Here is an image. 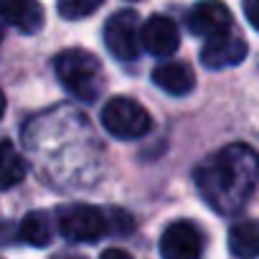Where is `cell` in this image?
<instances>
[{
  "mask_svg": "<svg viewBox=\"0 0 259 259\" xmlns=\"http://www.w3.org/2000/svg\"><path fill=\"white\" fill-rule=\"evenodd\" d=\"M259 183V155L234 143L208 155L196 170V188L201 198L221 216L239 213Z\"/></svg>",
  "mask_w": 259,
  "mask_h": 259,
  "instance_id": "6da1fadb",
  "label": "cell"
},
{
  "mask_svg": "<svg viewBox=\"0 0 259 259\" xmlns=\"http://www.w3.org/2000/svg\"><path fill=\"white\" fill-rule=\"evenodd\" d=\"M54 71L61 87L81 102H94L97 94L102 92V79H104L102 61L84 49H66L56 54Z\"/></svg>",
  "mask_w": 259,
  "mask_h": 259,
  "instance_id": "7a4b0ae2",
  "label": "cell"
},
{
  "mask_svg": "<svg viewBox=\"0 0 259 259\" xmlns=\"http://www.w3.org/2000/svg\"><path fill=\"white\" fill-rule=\"evenodd\" d=\"M56 229L69 241L89 244V241H97L112 234L109 211H102L89 203H69L56 211Z\"/></svg>",
  "mask_w": 259,
  "mask_h": 259,
  "instance_id": "3957f363",
  "label": "cell"
},
{
  "mask_svg": "<svg viewBox=\"0 0 259 259\" xmlns=\"http://www.w3.org/2000/svg\"><path fill=\"white\" fill-rule=\"evenodd\" d=\"M102 124L119 140H140L153 130L150 112L130 97H112L102 107Z\"/></svg>",
  "mask_w": 259,
  "mask_h": 259,
  "instance_id": "277c9868",
  "label": "cell"
},
{
  "mask_svg": "<svg viewBox=\"0 0 259 259\" xmlns=\"http://www.w3.org/2000/svg\"><path fill=\"white\" fill-rule=\"evenodd\" d=\"M104 46L117 61H135L140 56V18L135 11H119L107 18Z\"/></svg>",
  "mask_w": 259,
  "mask_h": 259,
  "instance_id": "5b68a950",
  "label": "cell"
},
{
  "mask_svg": "<svg viewBox=\"0 0 259 259\" xmlns=\"http://www.w3.org/2000/svg\"><path fill=\"white\" fill-rule=\"evenodd\" d=\"M206 249V236L193 221H173L160 236L163 259H201Z\"/></svg>",
  "mask_w": 259,
  "mask_h": 259,
  "instance_id": "8992f818",
  "label": "cell"
},
{
  "mask_svg": "<svg viewBox=\"0 0 259 259\" xmlns=\"http://www.w3.org/2000/svg\"><path fill=\"white\" fill-rule=\"evenodd\" d=\"M231 11L221 0H201L188 13V31L198 38H213L231 31Z\"/></svg>",
  "mask_w": 259,
  "mask_h": 259,
  "instance_id": "52a82bcc",
  "label": "cell"
},
{
  "mask_svg": "<svg viewBox=\"0 0 259 259\" xmlns=\"http://www.w3.org/2000/svg\"><path fill=\"white\" fill-rule=\"evenodd\" d=\"M244 59H246V41L231 31L213 36V38H206V44L201 49V64L211 71L239 66Z\"/></svg>",
  "mask_w": 259,
  "mask_h": 259,
  "instance_id": "ba28073f",
  "label": "cell"
},
{
  "mask_svg": "<svg viewBox=\"0 0 259 259\" xmlns=\"http://www.w3.org/2000/svg\"><path fill=\"white\" fill-rule=\"evenodd\" d=\"M140 41H143V49L153 54L155 59H168L178 51L181 33H178V26L168 16H150L140 28Z\"/></svg>",
  "mask_w": 259,
  "mask_h": 259,
  "instance_id": "9c48e42d",
  "label": "cell"
},
{
  "mask_svg": "<svg viewBox=\"0 0 259 259\" xmlns=\"http://www.w3.org/2000/svg\"><path fill=\"white\" fill-rule=\"evenodd\" d=\"M0 21L21 33H38L44 28V8L38 0H0Z\"/></svg>",
  "mask_w": 259,
  "mask_h": 259,
  "instance_id": "30bf717a",
  "label": "cell"
},
{
  "mask_svg": "<svg viewBox=\"0 0 259 259\" xmlns=\"http://www.w3.org/2000/svg\"><path fill=\"white\" fill-rule=\"evenodd\" d=\"M153 81L170 97H186L196 87V74L183 61H163L153 69Z\"/></svg>",
  "mask_w": 259,
  "mask_h": 259,
  "instance_id": "8fae6325",
  "label": "cell"
},
{
  "mask_svg": "<svg viewBox=\"0 0 259 259\" xmlns=\"http://www.w3.org/2000/svg\"><path fill=\"white\" fill-rule=\"evenodd\" d=\"M229 251L236 259L259 256V221L256 219H244L229 229Z\"/></svg>",
  "mask_w": 259,
  "mask_h": 259,
  "instance_id": "7c38bea8",
  "label": "cell"
},
{
  "mask_svg": "<svg viewBox=\"0 0 259 259\" xmlns=\"http://www.w3.org/2000/svg\"><path fill=\"white\" fill-rule=\"evenodd\" d=\"M18 236L21 241H26L28 246H49L51 239H54V224H51V216L46 211H31L23 216L21 226H18Z\"/></svg>",
  "mask_w": 259,
  "mask_h": 259,
  "instance_id": "4fadbf2b",
  "label": "cell"
},
{
  "mask_svg": "<svg viewBox=\"0 0 259 259\" xmlns=\"http://www.w3.org/2000/svg\"><path fill=\"white\" fill-rule=\"evenodd\" d=\"M26 178V160L8 143L0 140V191H8Z\"/></svg>",
  "mask_w": 259,
  "mask_h": 259,
  "instance_id": "5bb4252c",
  "label": "cell"
},
{
  "mask_svg": "<svg viewBox=\"0 0 259 259\" xmlns=\"http://www.w3.org/2000/svg\"><path fill=\"white\" fill-rule=\"evenodd\" d=\"M104 0H59V16L66 21H79L92 16Z\"/></svg>",
  "mask_w": 259,
  "mask_h": 259,
  "instance_id": "9a60e30c",
  "label": "cell"
},
{
  "mask_svg": "<svg viewBox=\"0 0 259 259\" xmlns=\"http://www.w3.org/2000/svg\"><path fill=\"white\" fill-rule=\"evenodd\" d=\"M244 16L254 31H259V0H244Z\"/></svg>",
  "mask_w": 259,
  "mask_h": 259,
  "instance_id": "2e32d148",
  "label": "cell"
},
{
  "mask_svg": "<svg viewBox=\"0 0 259 259\" xmlns=\"http://www.w3.org/2000/svg\"><path fill=\"white\" fill-rule=\"evenodd\" d=\"M99 259H133V256H130L124 249H104Z\"/></svg>",
  "mask_w": 259,
  "mask_h": 259,
  "instance_id": "e0dca14e",
  "label": "cell"
},
{
  "mask_svg": "<svg viewBox=\"0 0 259 259\" xmlns=\"http://www.w3.org/2000/svg\"><path fill=\"white\" fill-rule=\"evenodd\" d=\"M3 114H6V94L0 92V117H3Z\"/></svg>",
  "mask_w": 259,
  "mask_h": 259,
  "instance_id": "ac0fdd59",
  "label": "cell"
},
{
  "mask_svg": "<svg viewBox=\"0 0 259 259\" xmlns=\"http://www.w3.org/2000/svg\"><path fill=\"white\" fill-rule=\"evenodd\" d=\"M56 259H84V256H71V254H61V256H56Z\"/></svg>",
  "mask_w": 259,
  "mask_h": 259,
  "instance_id": "d6986e66",
  "label": "cell"
}]
</instances>
